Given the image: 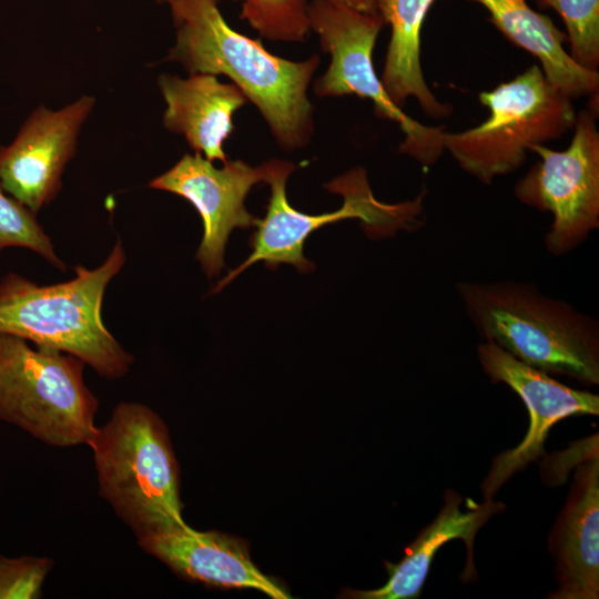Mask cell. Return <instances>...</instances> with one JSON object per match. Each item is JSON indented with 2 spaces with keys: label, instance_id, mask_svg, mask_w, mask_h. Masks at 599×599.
<instances>
[{
  "label": "cell",
  "instance_id": "5b68a950",
  "mask_svg": "<svg viewBox=\"0 0 599 599\" xmlns=\"http://www.w3.org/2000/svg\"><path fill=\"white\" fill-rule=\"evenodd\" d=\"M84 366L72 354L0 333V420L48 445H88L99 402Z\"/></svg>",
  "mask_w": 599,
  "mask_h": 599
},
{
  "label": "cell",
  "instance_id": "d4e9b609",
  "mask_svg": "<svg viewBox=\"0 0 599 599\" xmlns=\"http://www.w3.org/2000/svg\"><path fill=\"white\" fill-rule=\"evenodd\" d=\"M538 1V0H537Z\"/></svg>",
  "mask_w": 599,
  "mask_h": 599
},
{
  "label": "cell",
  "instance_id": "8992f818",
  "mask_svg": "<svg viewBox=\"0 0 599 599\" xmlns=\"http://www.w3.org/2000/svg\"><path fill=\"white\" fill-rule=\"evenodd\" d=\"M489 116L478 126L444 132V149L483 184L518 170L531 146L560 139L573 128L571 99L537 64L478 95Z\"/></svg>",
  "mask_w": 599,
  "mask_h": 599
},
{
  "label": "cell",
  "instance_id": "2e32d148",
  "mask_svg": "<svg viewBox=\"0 0 599 599\" xmlns=\"http://www.w3.org/2000/svg\"><path fill=\"white\" fill-rule=\"evenodd\" d=\"M158 83L166 104L163 125L209 161H227L223 144L234 130L233 114L247 101L243 92L207 73L186 79L164 73Z\"/></svg>",
  "mask_w": 599,
  "mask_h": 599
},
{
  "label": "cell",
  "instance_id": "7c38bea8",
  "mask_svg": "<svg viewBox=\"0 0 599 599\" xmlns=\"http://www.w3.org/2000/svg\"><path fill=\"white\" fill-rule=\"evenodd\" d=\"M95 100L82 95L60 110L43 105L24 120L11 143L0 145V186L38 213L62 187V174L74 156L80 130Z\"/></svg>",
  "mask_w": 599,
  "mask_h": 599
},
{
  "label": "cell",
  "instance_id": "277c9868",
  "mask_svg": "<svg viewBox=\"0 0 599 599\" xmlns=\"http://www.w3.org/2000/svg\"><path fill=\"white\" fill-rule=\"evenodd\" d=\"M92 449L99 493L138 538L187 525L180 499V469L169 430L150 407L115 406L97 427Z\"/></svg>",
  "mask_w": 599,
  "mask_h": 599
},
{
  "label": "cell",
  "instance_id": "5bb4252c",
  "mask_svg": "<svg viewBox=\"0 0 599 599\" xmlns=\"http://www.w3.org/2000/svg\"><path fill=\"white\" fill-rule=\"evenodd\" d=\"M557 589L550 599L599 598V455L575 470L567 500L549 531Z\"/></svg>",
  "mask_w": 599,
  "mask_h": 599
},
{
  "label": "cell",
  "instance_id": "7402d4cb",
  "mask_svg": "<svg viewBox=\"0 0 599 599\" xmlns=\"http://www.w3.org/2000/svg\"><path fill=\"white\" fill-rule=\"evenodd\" d=\"M53 561L47 557L0 555V599H37Z\"/></svg>",
  "mask_w": 599,
  "mask_h": 599
},
{
  "label": "cell",
  "instance_id": "ffe728a7",
  "mask_svg": "<svg viewBox=\"0 0 599 599\" xmlns=\"http://www.w3.org/2000/svg\"><path fill=\"white\" fill-rule=\"evenodd\" d=\"M561 17L570 44V57L581 67L599 65V0H538Z\"/></svg>",
  "mask_w": 599,
  "mask_h": 599
},
{
  "label": "cell",
  "instance_id": "6da1fadb",
  "mask_svg": "<svg viewBox=\"0 0 599 599\" xmlns=\"http://www.w3.org/2000/svg\"><path fill=\"white\" fill-rule=\"evenodd\" d=\"M169 6L176 41L166 60L190 74L226 75L257 108L281 148L306 146L313 133L307 88L319 57L291 61L268 52L226 22L219 0H172Z\"/></svg>",
  "mask_w": 599,
  "mask_h": 599
},
{
  "label": "cell",
  "instance_id": "603a6c76",
  "mask_svg": "<svg viewBox=\"0 0 599 599\" xmlns=\"http://www.w3.org/2000/svg\"><path fill=\"white\" fill-rule=\"evenodd\" d=\"M335 3L346 6L361 12L378 13L377 0H328Z\"/></svg>",
  "mask_w": 599,
  "mask_h": 599
},
{
  "label": "cell",
  "instance_id": "3957f363",
  "mask_svg": "<svg viewBox=\"0 0 599 599\" xmlns=\"http://www.w3.org/2000/svg\"><path fill=\"white\" fill-rule=\"evenodd\" d=\"M124 262L119 240L101 265H78L74 277L62 283L40 285L8 273L0 281V333L72 354L108 379L123 377L133 356L105 327L102 303Z\"/></svg>",
  "mask_w": 599,
  "mask_h": 599
},
{
  "label": "cell",
  "instance_id": "ba28073f",
  "mask_svg": "<svg viewBox=\"0 0 599 599\" xmlns=\"http://www.w3.org/2000/svg\"><path fill=\"white\" fill-rule=\"evenodd\" d=\"M296 169L292 162L278 171L268 182L271 196L264 219H260L251 235L252 248L247 258L230 271L213 288L222 291L252 264L264 262L275 270L280 264L293 265L301 273L314 271L315 264L304 256L305 240L316 230L346 219H359L372 234H388L403 226L413 211V203L386 204L377 201L367 183L365 171L354 169L326 183V190L343 196L341 209L323 214H305L294 209L286 196V181Z\"/></svg>",
  "mask_w": 599,
  "mask_h": 599
},
{
  "label": "cell",
  "instance_id": "7a4b0ae2",
  "mask_svg": "<svg viewBox=\"0 0 599 599\" xmlns=\"http://www.w3.org/2000/svg\"><path fill=\"white\" fill-rule=\"evenodd\" d=\"M477 334L522 363L599 384V324L569 303L518 281L455 285Z\"/></svg>",
  "mask_w": 599,
  "mask_h": 599
},
{
  "label": "cell",
  "instance_id": "4fadbf2b",
  "mask_svg": "<svg viewBox=\"0 0 599 599\" xmlns=\"http://www.w3.org/2000/svg\"><path fill=\"white\" fill-rule=\"evenodd\" d=\"M139 546L179 576L207 586L247 588L273 599L291 595L253 564L246 544L233 536L189 525L138 538Z\"/></svg>",
  "mask_w": 599,
  "mask_h": 599
},
{
  "label": "cell",
  "instance_id": "52a82bcc",
  "mask_svg": "<svg viewBox=\"0 0 599 599\" xmlns=\"http://www.w3.org/2000/svg\"><path fill=\"white\" fill-rule=\"evenodd\" d=\"M308 17L323 51L331 54L329 67L315 82L314 92L319 97L355 94L369 99L377 116L395 122L404 133L399 151L424 166L434 165L445 150L444 128L423 125L404 113L375 72L373 51L385 24L380 14L328 0H312Z\"/></svg>",
  "mask_w": 599,
  "mask_h": 599
},
{
  "label": "cell",
  "instance_id": "cb8c5ba5",
  "mask_svg": "<svg viewBox=\"0 0 599 599\" xmlns=\"http://www.w3.org/2000/svg\"><path fill=\"white\" fill-rule=\"evenodd\" d=\"M158 1H159V2H166V3H169V2L172 1V0H158Z\"/></svg>",
  "mask_w": 599,
  "mask_h": 599
},
{
  "label": "cell",
  "instance_id": "30bf717a",
  "mask_svg": "<svg viewBox=\"0 0 599 599\" xmlns=\"http://www.w3.org/2000/svg\"><path fill=\"white\" fill-rule=\"evenodd\" d=\"M287 162L274 159L252 166L242 160H227L216 167L201 154H184L149 186L176 194L197 211L203 235L195 258L212 278L225 266L224 252L232 231L255 227L260 222L245 207L251 189L268 183Z\"/></svg>",
  "mask_w": 599,
  "mask_h": 599
},
{
  "label": "cell",
  "instance_id": "ac0fdd59",
  "mask_svg": "<svg viewBox=\"0 0 599 599\" xmlns=\"http://www.w3.org/2000/svg\"><path fill=\"white\" fill-rule=\"evenodd\" d=\"M435 0H377V12L390 27V39L380 81L390 100L403 106L414 98L433 118H445L451 106L428 88L420 64V31Z\"/></svg>",
  "mask_w": 599,
  "mask_h": 599
},
{
  "label": "cell",
  "instance_id": "e0dca14e",
  "mask_svg": "<svg viewBox=\"0 0 599 599\" xmlns=\"http://www.w3.org/2000/svg\"><path fill=\"white\" fill-rule=\"evenodd\" d=\"M483 6L490 22L512 43L536 57L548 81L568 98L598 94L599 73L578 64L565 50L567 40L551 19L526 0H469Z\"/></svg>",
  "mask_w": 599,
  "mask_h": 599
},
{
  "label": "cell",
  "instance_id": "9a60e30c",
  "mask_svg": "<svg viewBox=\"0 0 599 599\" xmlns=\"http://www.w3.org/2000/svg\"><path fill=\"white\" fill-rule=\"evenodd\" d=\"M463 498L453 489L444 494V505L436 518L424 527L415 540L405 549V556L397 564L385 562L388 579L385 585L370 590L344 591L345 598L353 599H417L427 579L430 565L438 550L453 539H460L467 549V561L461 573L465 582L476 578L474 566V541L479 529L496 514L505 510L502 502L493 499L478 504L466 499V510H461Z\"/></svg>",
  "mask_w": 599,
  "mask_h": 599
},
{
  "label": "cell",
  "instance_id": "8fae6325",
  "mask_svg": "<svg viewBox=\"0 0 599 599\" xmlns=\"http://www.w3.org/2000/svg\"><path fill=\"white\" fill-rule=\"evenodd\" d=\"M477 357L491 383L511 388L529 414L524 439L494 458L480 486L484 500H489L511 476L544 455L545 441L555 424L570 416L599 415V396L564 385L490 342L477 345Z\"/></svg>",
  "mask_w": 599,
  "mask_h": 599
},
{
  "label": "cell",
  "instance_id": "9c48e42d",
  "mask_svg": "<svg viewBox=\"0 0 599 599\" xmlns=\"http://www.w3.org/2000/svg\"><path fill=\"white\" fill-rule=\"evenodd\" d=\"M597 113L582 110L576 116L573 136L564 151L544 144L530 148L540 160L514 187L524 204L549 212L552 222L545 246L562 256L599 229V131Z\"/></svg>",
  "mask_w": 599,
  "mask_h": 599
},
{
  "label": "cell",
  "instance_id": "d6986e66",
  "mask_svg": "<svg viewBox=\"0 0 599 599\" xmlns=\"http://www.w3.org/2000/svg\"><path fill=\"white\" fill-rule=\"evenodd\" d=\"M240 18L271 41L301 42L311 30L306 0H235Z\"/></svg>",
  "mask_w": 599,
  "mask_h": 599
},
{
  "label": "cell",
  "instance_id": "44dd1931",
  "mask_svg": "<svg viewBox=\"0 0 599 599\" xmlns=\"http://www.w3.org/2000/svg\"><path fill=\"white\" fill-rule=\"evenodd\" d=\"M7 247L31 250L54 267L67 268L57 255L50 236L37 221L35 213L0 186V251Z\"/></svg>",
  "mask_w": 599,
  "mask_h": 599
}]
</instances>
